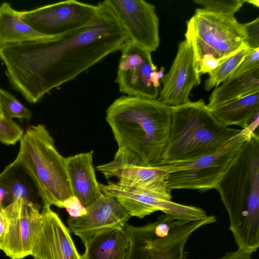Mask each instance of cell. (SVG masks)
I'll return each mask as SVG.
<instances>
[{
  "label": "cell",
  "instance_id": "13",
  "mask_svg": "<svg viewBox=\"0 0 259 259\" xmlns=\"http://www.w3.org/2000/svg\"><path fill=\"white\" fill-rule=\"evenodd\" d=\"M128 38L152 52L159 45V19L155 6L143 0H106Z\"/></svg>",
  "mask_w": 259,
  "mask_h": 259
},
{
  "label": "cell",
  "instance_id": "8",
  "mask_svg": "<svg viewBox=\"0 0 259 259\" xmlns=\"http://www.w3.org/2000/svg\"><path fill=\"white\" fill-rule=\"evenodd\" d=\"M185 38L226 59L242 48L245 35L242 24L234 16L197 9L187 22Z\"/></svg>",
  "mask_w": 259,
  "mask_h": 259
},
{
  "label": "cell",
  "instance_id": "29",
  "mask_svg": "<svg viewBox=\"0 0 259 259\" xmlns=\"http://www.w3.org/2000/svg\"><path fill=\"white\" fill-rule=\"evenodd\" d=\"M242 24L246 47L251 50L259 49V17Z\"/></svg>",
  "mask_w": 259,
  "mask_h": 259
},
{
  "label": "cell",
  "instance_id": "25",
  "mask_svg": "<svg viewBox=\"0 0 259 259\" xmlns=\"http://www.w3.org/2000/svg\"><path fill=\"white\" fill-rule=\"evenodd\" d=\"M0 106L3 117L12 119L18 118L28 120L32 113L15 96L7 91L0 89Z\"/></svg>",
  "mask_w": 259,
  "mask_h": 259
},
{
  "label": "cell",
  "instance_id": "36",
  "mask_svg": "<svg viewBox=\"0 0 259 259\" xmlns=\"http://www.w3.org/2000/svg\"><path fill=\"white\" fill-rule=\"evenodd\" d=\"M0 116H1V117H3V115L2 112V111H1V106H0Z\"/></svg>",
  "mask_w": 259,
  "mask_h": 259
},
{
  "label": "cell",
  "instance_id": "6",
  "mask_svg": "<svg viewBox=\"0 0 259 259\" xmlns=\"http://www.w3.org/2000/svg\"><path fill=\"white\" fill-rule=\"evenodd\" d=\"M214 215L197 221L175 219L165 214L141 226L125 228L129 245L126 259H187L186 243L197 229L213 223Z\"/></svg>",
  "mask_w": 259,
  "mask_h": 259
},
{
  "label": "cell",
  "instance_id": "18",
  "mask_svg": "<svg viewBox=\"0 0 259 259\" xmlns=\"http://www.w3.org/2000/svg\"><path fill=\"white\" fill-rule=\"evenodd\" d=\"M93 150L66 158V168L72 195L85 207L103 194L93 166Z\"/></svg>",
  "mask_w": 259,
  "mask_h": 259
},
{
  "label": "cell",
  "instance_id": "15",
  "mask_svg": "<svg viewBox=\"0 0 259 259\" xmlns=\"http://www.w3.org/2000/svg\"><path fill=\"white\" fill-rule=\"evenodd\" d=\"M200 76L192 41L185 38L180 43L169 71L161 78L162 88L157 99L171 107L189 102L192 90L200 83Z\"/></svg>",
  "mask_w": 259,
  "mask_h": 259
},
{
  "label": "cell",
  "instance_id": "12",
  "mask_svg": "<svg viewBox=\"0 0 259 259\" xmlns=\"http://www.w3.org/2000/svg\"><path fill=\"white\" fill-rule=\"evenodd\" d=\"M97 169L107 179L116 178L120 185L146 188L164 199H171L166 173L155 165L144 163L125 149L118 148L113 160L97 166Z\"/></svg>",
  "mask_w": 259,
  "mask_h": 259
},
{
  "label": "cell",
  "instance_id": "37",
  "mask_svg": "<svg viewBox=\"0 0 259 259\" xmlns=\"http://www.w3.org/2000/svg\"><path fill=\"white\" fill-rule=\"evenodd\" d=\"M187 259H189V258H187Z\"/></svg>",
  "mask_w": 259,
  "mask_h": 259
},
{
  "label": "cell",
  "instance_id": "17",
  "mask_svg": "<svg viewBox=\"0 0 259 259\" xmlns=\"http://www.w3.org/2000/svg\"><path fill=\"white\" fill-rule=\"evenodd\" d=\"M99 186L104 194L115 198L131 217L143 219L159 210L169 215L176 208L175 202L146 188L124 186L111 181L106 185L99 184Z\"/></svg>",
  "mask_w": 259,
  "mask_h": 259
},
{
  "label": "cell",
  "instance_id": "5",
  "mask_svg": "<svg viewBox=\"0 0 259 259\" xmlns=\"http://www.w3.org/2000/svg\"><path fill=\"white\" fill-rule=\"evenodd\" d=\"M18 154L12 162L21 167L36 187L44 205L63 208L72 196L66 168V158L55 146L45 125L29 126L20 141Z\"/></svg>",
  "mask_w": 259,
  "mask_h": 259
},
{
  "label": "cell",
  "instance_id": "9",
  "mask_svg": "<svg viewBox=\"0 0 259 259\" xmlns=\"http://www.w3.org/2000/svg\"><path fill=\"white\" fill-rule=\"evenodd\" d=\"M98 11V4L68 0L19 11V15L34 30L52 38L90 25Z\"/></svg>",
  "mask_w": 259,
  "mask_h": 259
},
{
  "label": "cell",
  "instance_id": "3",
  "mask_svg": "<svg viewBox=\"0 0 259 259\" xmlns=\"http://www.w3.org/2000/svg\"><path fill=\"white\" fill-rule=\"evenodd\" d=\"M215 189L228 212L238 249L249 254L259 247V138L254 132Z\"/></svg>",
  "mask_w": 259,
  "mask_h": 259
},
{
  "label": "cell",
  "instance_id": "26",
  "mask_svg": "<svg viewBox=\"0 0 259 259\" xmlns=\"http://www.w3.org/2000/svg\"><path fill=\"white\" fill-rule=\"evenodd\" d=\"M203 9L215 13L233 15L245 3V0H194Z\"/></svg>",
  "mask_w": 259,
  "mask_h": 259
},
{
  "label": "cell",
  "instance_id": "30",
  "mask_svg": "<svg viewBox=\"0 0 259 259\" xmlns=\"http://www.w3.org/2000/svg\"><path fill=\"white\" fill-rule=\"evenodd\" d=\"M198 71L201 75L215 69L225 59H220L210 53L196 56Z\"/></svg>",
  "mask_w": 259,
  "mask_h": 259
},
{
  "label": "cell",
  "instance_id": "11",
  "mask_svg": "<svg viewBox=\"0 0 259 259\" xmlns=\"http://www.w3.org/2000/svg\"><path fill=\"white\" fill-rule=\"evenodd\" d=\"M39 208L38 204L20 199L1 209L6 230L0 250L10 258L31 255L41 228Z\"/></svg>",
  "mask_w": 259,
  "mask_h": 259
},
{
  "label": "cell",
  "instance_id": "33",
  "mask_svg": "<svg viewBox=\"0 0 259 259\" xmlns=\"http://www.w3.org/2000/svg\"><path fill=\"white\" fill-rule=\"evenodd\" d=\"M217 259H252L251 255L238 249L236 251L226 252L223 256Z\"/></svg>",
  "mask_w": 259,
  "mask_h": 259
},
{
  "label": "cell",
  "instance_id": "16",
  "mask_svg": "<svg viewBox=\"0 0 259 259\" xmlns=\"http://www.w3.org/2000/svg\"><path fill=\"white\" fill-rule=\"evenodd\" d=\"M41 228L32 249L34 259H82L70 232L59 216L44 205Z\"/></svg>",
  "mask_w": 259,
  "mask_h": 259
},
{
  "label": "cell",
  "instance_id": "35",
  "mask_svg": "<svg viewBox=\"0 0 259 259\" xmlns=\"http://www.w3.org/2000/svg\"><path fill=\"white\" fill-rule=\"evenodd\" d=\"M245 3H248L250 4H252L254 6H255L257 8L259 7V1L258 0H249V1L245 0Z\"/></svg>",
  "mask_w": 259,
  "mask_h": 259
},
{
  "label": "cell",
  "instance_id": "32",
  "mask_svg": "<svg viewBox=\"0 0 259 259\" xmlns=\"http://www.w3.org/2000/svg\"><path fill=\"white\" fill-rule=\"evenodd\" d=\"M14 201L8 189L0 178V209L5 208Z\"/></svg>",
  "mask_w": 259,
  "mask_h": 259
},
{
  "label": "cell",
  "instance_id": "2",
  "mask_svg": "<svg viewBox=\"0 0 259 259\" xmlns=\"http://www.w3.org/2000/svg\"><path fill=\"white\" fill-rule=\"evenodd\" d=\"M106 113L118 148L147 165L161 161L168 141L171 106L157 99L123 95L114 101Z\"/></svg>",
  "mask_w": 259,
  "mask_h": 259
},
{
  "label": "cell",
  "instance_id": "19",
  "mask_svg": "<svg viewBox=\"0 0 259 259\" xmlns=\"http://www.w3.org/2000/svg\"><path fill=\"white\" fill-rule=\"evenodd\" d=\"M209 109L213 117L224 126L237 125L244 130L250 124L254 114L259 111V92Z\"/></svg>",
  "mask_w": 259,
  "mask_h": 259
},
{
  "label": "cell",
  "instance_id": "20",
  "mask_svg": "<svg viewBox=\"0 0 259 259\" xmlns=\"http://www.w3.org/2000/svg\"><path fill=\"white\" fill-rule=\"evenodd\" d=\"M129 241L125 228L104 232L85 247L82 259H126Z\"/></svg>",
  "mask_w": 259,
  "mask_h": 259
},
{
  "label": "cell",
  "instance_id": "1",
  "mask_svg": "<svg viewBox=\"0 0 259 259\" xmlns=\"http://www.w3.org/2000/svg\"><path fill=\"white\" fill-rule=\"evenodd\" d=\"M93 21L58 37L15 44L10 67L19 87L40 100L100 62L120 50L127 35L105 1L98 4Z\"/></svg>",
  "mask_w": 259,
  "mask_h": 259
},
{
  "label": "cell",
  "instance_id": "7",
  "mask_svg": "<svg viewBox=\"0 0 259 259\" xmlns=\"http://www.w3.org/2000/svg\"><path fill=\"white\" fill-rule=\"evenodd\" d=\"M255 121L242 130L225 146L214 152L184 160L153 164L164 171L169 189H193L205 192L215 189L238 157L248 137L258 130Z\"/></svg>",
  "mask_w": 259,
  "mask_h": 259
},
{
  "label": "cell",
  "instance_id": "34",
  "mask_svg": "<svg viewBox=\"0 0 259 259\" xmlns=\"http://www.w3.org/2000/svg\"><path fill=\"white\" fill-rule=\"evenodd\" d=\"M6 230V221L3 213L0 209V245L3 239Z\"/></svg>",
  "mask_w": 259,
  "mask_h": 259
},
{
  "label": "cell",
  "instance_id": "4",
  "mask_svg": "<svg viewBox=\"0 0 259 259\" xmlns=\"http://www.w3.org/2000/svg\"><path fill=\"white\" fill-rule=\"evenodd\" d=\"M241 131L220 123L202 99L172 106L168 141L159 162L184 160L214 152Z\"/></svg>",
  "mask_w": 259,
  "mask_h": 259
},
{
  "label": "cell",
  "instance_id": "31",
  "mask_svg": "<svg viewBox=\"0 0 259 259\" xmlns=\"http://www.w3.org/2000/svg\"><path fill=\"white\" fill-rule=\"evenodd\" d=\"M63 208L66 209L69 216L73 218L81 217L87 213L86 208L73 195L69 197L64 201Z\"/></svg>",
  "mask_w": 259,
  "mask_h": 259
},
{
  "label": "cell",
  "instance_id": "24",
  "mask_svg": "<svg viewBox=\"0 0 259 259\" xmlns=\"http://www.w3.org/2000/svg\"><path fill=\"white\" fill-rule=\"evenodd\" d=\"M249 49L245 47L234 55L225 59L215 69L208 73L204 88L207 91L219 86L236 70L248 53Z\"/></svg>",
  "mask_w": 259,
  "mask_h": 259
},
{
  "label": "cell",
  "instance_id": "10",
  "mask_svg": "<svg viewBox=\"0 0 259 259\" xmlns=\"http://www.w3.org/2000/svg\"><path fill=\"white\" fill-rule=\"evenodd\" d=\"M121 51L116 82L127 96L157 99L160 79L151 52L128 39Z\"/></svg>",
  "mask_w": 259,
  "mask_h": 259
},
{
  "label": "cell",
  "instance_id": "14",
  "mask_svg": "<svg viewBox=\"0 0 259 259\" xmlns=\"http://www.w3.org/2000/svg\"><path fill=\"white\" fill-rule=\"evenodd\" d=\"M85 208V214L69 216L67 221L70 232L79 237L84 246L101 234L124 229L131 217L115 198L104 193Z\"/></svg>",
  "mask_w": 259,
  "mask_h": 259
},
{
  "label": "cell",
  "instance_id": "23",
  "mask_svg": "<svg viewBox=\"0 0 259 259\" xmlns=\"http://www.w3.org/2000/svg\"><path fill=\"white\" fill-rule=\"evenodd\" d=\"M0 178L14 201L22 199L37 204L35 198L39 194L36 187L21 167L11 163L0 174Z\"/></svg>",
  "mask_w": 259,
  "mask_h": 259
},
{
  "label": "cell",
  "instance_id": "21",
  "mask_svg": "<svg viewBox=\"0 0 259 259\" xmlns=\"http://www.w3.org/2000/svg\"><path fill=\"white\" fill-rule=\"evenodd\" d=\"M40 34L20 17L19 11L9 3L0 6V47L7 45L48 39Z\"/></svg>",
  "mask_w": 259,
  "mask_h": 259
},
{
  "label": "cell",
  "instance_id": "27",
  "mask_svg": "<svg viewBox=\"0 0 259 259\" xmlns=\"http://www.w3.org/2000/svg\"><path fill=\"white\" fill-rule=\"evenodd\" d=\"M24 132L14 121L0 116V142L7 145H15L21 139Z\"/></svg>",
  "mask_w": 259,
  "mask_h": 259
},
{
  "label": "cell",
  "instance_id": "28",
  "mask_svg": "<svg viewBox=\"0 0 259 259\" xmlns=\"http://www.w3.org/2000/svg\"><path fill=\"white\" fill-rule=\"evenodd\" d=\"M259 68V49L249 50L233 73L227 78L237 77Z\"/></svg>",
  "mask_w": 259,
  "mask_h": 259
},
{
  "label": "cell",
  "instance_id": "22",
  "mask_svg": "<svg viewBox=\"0 0 259 259\" xmlns=\"http://www.w3.org/2000/svg\"><path fill=\"white\" fill-rule=\"evenodd\" d=\"M259 92V68L231 79L215 88L207 105L217 107L237 99Z\"/></svg>",
  "mask_w": 259,
  "mask_h": 259
}]
</instances>
